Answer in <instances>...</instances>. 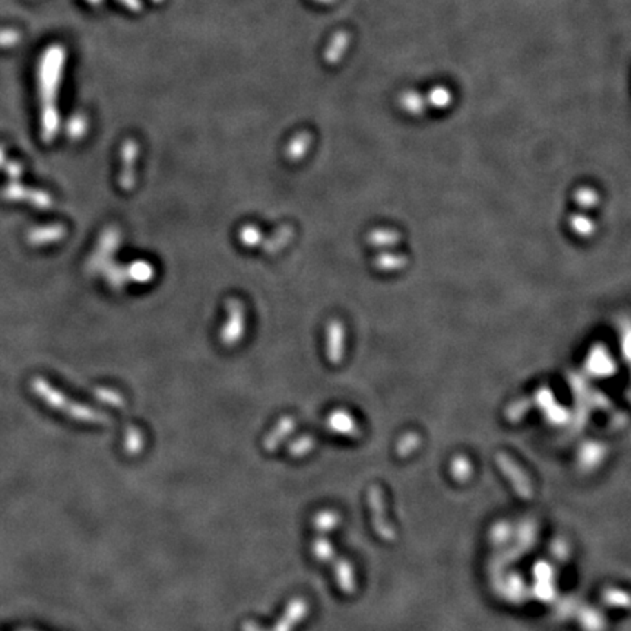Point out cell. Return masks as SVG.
Masks as SVG:
<instances>
[{
    "label": "cell",
    "mask_w": 631,
    "mask_h": 631,
    "mask_svg": "<svg viewBox=\"0 0 631 631\" xmlns=\"http://www.w3.org/2000/svg\"><path fill=\"white\" fill-rule=\"evenodd\" d=\"M451 470H452V475L460 481V482H464L466 479H469V477L472 475V465L469 462V459L465 457V456H456L453 460H452V465H451Z\"/></svg>",
    "instance_id": "cell-4"
},
{
    "label": "cell",
    "mask_w": 631,
    "mask_h": 631,
    "mask_svg": "<svg viewBox=\"0 0 631 631\" xmlns=\"http://www.w3.org/2000/svg\"><path fill=\"white\" fill-rule=\"evenodd\" d=\"M495 460H497V465H499L500 470L508 478V481L512 482L517 495H520L521 499H526V500L532 499V495H533L532 482L525 475V472L519 468V465L515 462V460L504 453L497 455Z\"/></svg>",
    "instance_id": "cell-2"
},
{
    "label": "cell",
    "mask_w": 631,
    "mask_h": 631,
    "mask_svg": "<svg viewBox=\"0 0 631 631\" xmlns=\"http://www.w3.org/2000/svg\"><path fill=\"white\" fill-rule=\"evenodd\" d=\"M338 418V421H332L333 424V427L338 430V431H342V433H349V431H354L355 430V422L354 420L351 418L348 414H345V412H338V414L335 415Z\"/></svg>",
    "instance_id": "cell-8"
},
{
    "label": "cell",
    "mask_w": 631,
    "mask_h": 631,
    "mask_svg": "<svg viewBox=\"0 0 631 631\" xmlns=\"http://www.w3.org/2000/svg\"><path fill=\"white\" fill-rule=\"evenodd\" d=\"M608 594H611V597H603L605 602L606 603H611V605H625L623 601H627L628 602V598H627V594L624 592H620V590H610V592H606ZM627 606V605H625Z\"/></svg>",
    "instance_id": "cell-11"
},
{
    "label": "cell",
    "mask_w": 631,
    "mask_h": 631,
    "mask_svg": "<svg viewBox=\"0 0 631 631\" xmlns=\"http://www.w3.org/2000/svg\"><path fill=\"white\" fill-rule=\"evenodd\" d=\"M431 103H434L435 105H439V107H446L448 104V101H451V92H448L446 88H435L434 91H431Z\"/></svg>",
    "instance_id": "cell-10"
},
{
    "label": "cell",
    "mask_w": 631,
    "mask_h": 631,
    "mask_svg": "<svg viewBox=\"0 0 631 631\" xmlns=\"http://www.w3.org/2000/svg\"><path fill=\"white\" fill-rule=\"evenodd\" d=\"M418 443H420V437L417 434H414V433H409L405 437H402V440L399 442L397 453L400 456H405V455L411 453L412 451H415V448L418 447Z\"/></svg>",
    "instance_id": "cell-6"
},
{
    "label": "cell",
    "mask_w": 631,
    "mask_h": 631,
    "mask_svg": "<svg viewBox=\"0 0 631 631\" xmlns=\"http://www.w3.org/2000/svg\"><path fill=\"white\" fill-rule=\"evenodd\" d=\"M349 34L348 32H339L336 34V37H335V44H333V48H331L329 53H327V59L331 60V62H338L339 59H341L342 53L345 52V48L349 43Z\"/></svg>",
    "instance_id": "cell-5"
},
{
    "label": "cell",
    "mask_w": 631,
    "mask_h": 631,
    "mask_svg": "<svg viewBox=\"0 0 631 631\" xmlns=\"http://www.w3.org/2000/svg\"><path fill=\"white\" fill-rule=\"evenodd\" d=\"M400 103H402L404 108H406L411 113H420L422 110V107L420 105L422 103V99L417 92H406L402 99H400Z\"/></svg>",
    "instance_id": "cell-7"
},
{
    "label": "cell",
    "mask_w": 631,
    "mask_h": 631,
    "mask_svg": "<svg viewBox=\"0 0 631 631\" xmlns=\"http://www.w3.org/2000/svg\"><path fill=\"white\" fill-rule=\"evenodd\" d=\"M369 506L371 510V521H373V529L377 533L379 538L383 541H393L395 539V529L387 520V513H386V504L383 499V493L379 487H370L369 490Z\"/></svg>",
    "instance_id": "cell-1"
},
{
    "label": "cell",
    "mask_w": 631,
    "mask_h": 631,
    "mask_svg": "<svg viewBox=\"0 0 631 631\" xmlns=\"http://www.w3.org/2000/svg\"><path fill=\"white\" fill-rule=\"evenodd\" d=\"M338 583L345 593H354L355 590V575L354 568L346 560H339L335 567Z\"/></svg>",
    "instance_id": "cell-3"
},
{
    "label": "cell",
    "mask_w": 631,
    "mask_h": 631,
    "mask_svg": "<svg viewBox=\"0 0 631 631\" xmlns=\"http://www.w3.org/2000/svg\"><path fill=\"white\" fill-rule=\"evenodd\" d=\"M314 554L318 555L320 560L329 561L331 558L333 557V550L331 547V544L327 542L326 539H319L318 542L314 544Z\"/></svg>",
    "instance_id": "cell-9"
}]
</instances>
